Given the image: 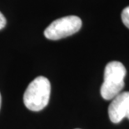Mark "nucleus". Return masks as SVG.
<instances>
[{"label": "nucleus", "instance_id": "f257e3e1", "mask_svg": "<svg viewBox=\"0 0 129 129\" xmlns=\"http://www.w3.org/2000/svg\"><path fill=\"white\" fill-rule=\"evenodd\" d=\"M50 93L51 85L49 80L44 76H38L30 82L24 92V105L31 111H41L48 106Z\"/></svg>", "mask_w": 129, "mask_h": 129}, {"label": "nucleus", "instance_id": "39448f33", "mask_svg": "<svg viewBox=\"0 0 129 129\" xmlns=\"http://www.w3.org/2000/svg\"><path fill=\"white\" fill-rule=\"evenodd\" d=\"M122 20L126 27L129 29V6L126 7L122 12Z\"/></svg>", "mask_w": 129, "mask_h": 129}, {"label": "nucleus", "instance_id": "0eeeda50", "mask_svg": "<svg viewBox=\"0 0 129 129\" xmlns=\"http://www.w3.org/2000/svg\"><path fill=\"white\" fill-rule=\"evenodd\" d=\"M1 101H2V98H1V94H0V107H1Z\"/></svg>", "mask_w": 129, "mask_h": 129}, {"label": "nucleus", "instance_id": "f03ea898", "mask_svg": "<svg viewBox=\"0 0 129 129\" xmlns=\"http://www.w3.org/2000/svg\"><path fill=\"white\" fill-rule=\"evenodd\" d=\"M127 74L125 66L119 61H111L104 70V81L100 93L103 99L112 100L122 91L125 86L124 78Z\"/></svg>", "mask_w": 129, "mask_h": 129}, {"label": "nucleus", "instance_id": "7ed1b4c3", "mask_svg": "<svg viewBox=\"0 0 129 129\" xmlns=\"http://www.w3.org/2000/svg\"><path fill=\"white\" fill-rule=\"evenodd\" d=\"M82 20L78 16H66L54 20L44 30V36L48 40H57L68 37L79 31Z\"/></svg>", "mask_w": 129, "mask_h": 129}, {"label": "nucleus", "instance_id": "20e7f679", "mask_svg": "<svg viewBox=\"0 0 129 129\" xmlns=\"http://www.w3.org/2000/svg\"><path fill=\"white\" fill-rule=\"evenodd\" d=\"M108 116L111 122L119 123L124 117L129 119V91L120 92L108 106Z\"/></svg>", "mask_w": 129, "mask_h": 129}, {"label": "nucleus", "instance_id": "423d86ee", "mask_svg": "<svg viewBox=\"0 0 129 129\" xmlns=\"http://www.w3.org/2000/svg\"><path fill=\"white\" fill-rule=\"evenodd\" d=\"M7 24V21H6V19L4 15H3V13L0 12V29H4L5 25H6Z\"/></svg>", "mask_w": 129, "mask_h": 129}, {"label": "nucleus", "instance_id": "6e6552de", "mask_svg": "<svg viewBox=\"0 0 129 129\" xmlns=\"http://www.w3.org/2000/svg\"><path fill=\"white\" fill-rule=\"evenodd\" d=\"M77 129H79V128H77Z\"/></svg>", "mask_w": 129, "mask_h": 129}]
</instances>
